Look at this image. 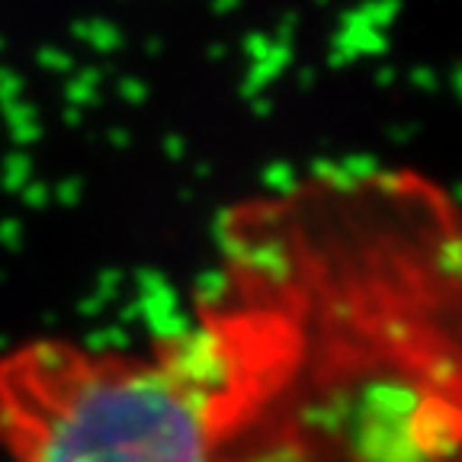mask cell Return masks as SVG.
<instances>
[{
	"label": "cell",
	"instance_id": "3",
	"mask_svg": "<svg viewBox=\"0 0 462 462\" xmlns=\"http://www.w3.org/2000/svg\"><path fill=\"white\" fill-rule=\"evenodd\" d=\"M94 42L103 45V49H113V45H119V32H116V29H109V26H100V29H97Z\"/></svg>",
	"mask_w": 462,
	"mask_h": 462
},
{
	"label": "cell",
	"instance_id": "1",
	"mask_svg": "<svg viewBox=\"0 0 462 462\" xmlns=\"http://www.w3.org/2000/svg\"><path fill=\"white\" fill-rule=\"evenodd\" d=\"M251 328L228 462H462L459 238L427 187L340 171L228 216Z\"/></svg>",
	"mask_w": 462,
	"mask_h": 462
},
{
	"label": "cell",
	"instance_id": "4",
	"mask_svg": "<svg viewBox=\"0 0 462 462\" xmlns=\"http://www.w3.org/2000/svg\"><path fill=\"white\" fill-rule=\"evenodd\" d=\"M123 94H125V97H129V94H132V97H142L144 90H142L138 84H123Z\"/></svg>",
	"mask_w": 462,
	"mask_h": 462
},
{
	"label": "cell",
	"instance_id": "2",
	"mask_svg": "<svg viewBox=\"0 0 462 462\" xmlns=\"http://www.w3.org/2000/svg\"><path fill=\"white\" fill-rule=\"evenodd\" d=\"M251 334L209 276L193 321L142 350L32 337L0 356L7 462H228Z\"/></svg>",
	"mask_w": 462,
	"mask_h": 462
}]
</instances>
